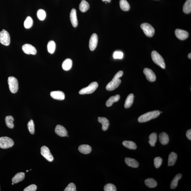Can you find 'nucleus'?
<instances>
[{"label":"nucleus","instance_id":"1","mask_svg":"<svg viewBox=\"0 0 191 191\" xmlns=\"http://www.w3.org/2000/svg\"><path fill=\"white\" fill-rule=\"evenodd\" d=\"M123 74L122 71L118 72L114 76L113 79L111 81L106 87V89L107 90L111 91L114 90L119 86L121 83V80L120 78L121 77Z\"/></svg>","mask_w":191,"mask_h":191},{"label":"nucleus","instance_id":"2","mask_svg":"<svg viewBox=\"0 0 191 191\" xmlns=\"http://www.w3.org/2000/svg\"><path fill=\"white\" fill-rule=\"evenodd\" d=\"M160 114V112L159 110L152 111L148 112L139 117L138 118V121L140 123L146 122L157 118L159 116Z\"/></svg>","mask_w":191,"mask_h":191},{"label":"nucleus","instance_id":"3","mask_svg":"<svg viewBox=\"0 0 191 191\" xmlns=\"http://www.w3.org/2000/svg\"><path fill=\"white\" fill-rule=\"evenodd\" d=\"M152 60L162 68H165V64L163 57L157 51H152L151 54Z\"/></svg>","mask_w":191,"mask_h":191},{"label":"nucleus","instance_id":"4","mask_svg":"<svg viewBox=\"0 0 191 191\" xmlns=\"http://www.w3.org/2000/svg\"><path fill=\"white\" fill-rule=\"evenodd\" d=\"M8 84L11 92L15 94L19 89L18 81L17 78L14 77H10L8 79Z\"/></svg>","mask_w":191,"mask_h":191},{"label":"nucleus","instance_id":"5","mask_svg":"<svg viewBox=\"0 0 191 191\" xmlns=\"http://www.w3.org/2000/svg\"><path fill=\"white\" fill-rule=\"evenodd\" d=\"M99 85L96 82H93L86 87L80 90L79 94H89L94 92L98 87Z\"/></svg>","mask_w":191,"mask_h":191},{"label":"nucleus","instance_id":"6","mask_svg":"<svg viewBox=\"0 0 191 191\" xmlns=\"http://www.w3.org/2000/svg\"><path fill=\"white\" fill-rule=\"evenodd\" d=\"M14 145V142L12 139L7 137H0V148L6 149L12 147Z\"/></svg>","mask_w":191,"mask_h":191},{"label":"nucleus","instance_id":"7","mask_svg":"<svg viewBox=\"0 0 191 191\" xmlns=\"http://www.w3.org/2000/svg\"><path fill=\"white\" fill-rule=\"evenodd\" d=\"M141 27L147 37H152L154 34V29L150 24L147 23H142L141 24Z\"/></svg>","mask_w":191,"mask_h":191},{"label":"nucleus","instance_id":"8","mask_svg":"<svg viewBox=\"0 0 191 191\" xmlns=\"http://www.w3.org/2000/svg\"><path fill=\"white\" fill-rule=\"evenodd\" d=\"M0 43L5 46H8L10 44V36L9 33L5 30L0 32Z\"/></svg>","mask_w":191,"mask_h":191},{"label":"nucleus","instance_id":"9","mask_svg":"<svg viewBox=\"0 0 191 191\" xmlns=\"http://www.w3.org/2000/svg\"><path fill=\"white\" fill-rule=\"evenodd\" d=\"M41 154L48 161L52 162L53 161V157L51 154L49 148L46 146L41 147Z\"/></svg>","mask_w":191,"mask_h":191},{"label":"nucleus","instance_id":"10","mask_svg":"<svg viewBox=\"0 0 191 191\" xmlns=\"http://www.w3.org/2000/svg\"><path fill=\"white\" fill-rule=\"evenodd\" d=\"M22 50L26 54L35 55L37 54V51L36 48L34 46L30 44H24L22 46Z\"/></svg>","mask_w":191,"mask_h":191},{"label":"nucleus","instance_id":"11","mask_svg":"<svg viewBox=\"0 0 191 191\" xmlns=\"http://www.w3.org/2000/svg\"><path fill=\"white\" fill-rule=\"evenodd\" d=\"M143 73L145 75L147 79L150 82H154L156 80V76L155 74L150 69L145 68L143 70Z\"/></svg>","mask_w":191,"mask_h":191},{"label":"nucleus","instance_id":"12","mask_svg":"<svg viewBox=\"0 0 191 191\" xmlns=\"http://www.w3.org/2000/svg\"><path fill=\"white\" fill-rule=\"evenodd\" d=\"M98 38L97 34L96 33L93 34L90 38L89 46L90 50L93 51L97 47Z\"/></svg>","mask_w":191,"mask_h":191},{"label":"nucleus","instance_id":"13","mask_svg":"<svg viewBox=\"0 0 191 191\" xmlns=\"http://www.w3.org/2000/svg\"><path fill=\"white\" fill-rule=\"evenodd\" d=\"M175 34L177 37L181 40L187 39L189 36V33L187 31L179 29H177L175 30Z\"/></svg>","mask_w":191,"mask_h":191},{"label":"nucleus","instance_id":"14","mask_svg":"<svg viewBox=\"0 0 191 191\" xmlns=\"http://www.w3.org/2000/svg\"><path fill=\"white\" fill-rule=\"evenodd\" d=\"M54 131L56 134L60 137H66L68 134V132L66 129L60 125H58L56 126Z\"/></svg>","mask_w":191,"mask_h":191},{"label":"nucleus","instance_id":"15","mask_svg":"<svg viewBox=\"0 0 191 191\" xmlns=\"http://www.w3.org/2000/svg\"><path fill=\"white\" fill-rule=\"evenodd\" d=\"M50 94L52 98L57 100L62 101L64 100L65 99V94L61 91H52L51 92Z\"/></svg>","mask_w":191,"mask_h":191},{"label":"nucleus","instance_id":"16","mask_svg":"<svg viewBox=\"0 0 191 191\" xmlns=\"http://www.w3.org/2000/svg\"><path fill=\"white\" fill-rule=\"evenodd\" d=\"M70 18L72 26L73 27L78 26V21L77 18L76 10L74 9L72 10L70 14Z\"/></svg>","mask_w":191,"mask_h":191},{"label":"nucleus","instance_id":"17","mask_svg":"<svg viewBox=\"0 0 191 191\" xmlns=\"http://www.w3.org/2000/svg\"><path fill=\"white\" fill-rule=\"evenodd\" d=\"M125 161L127 165L130 167L136 168L139 166V163L134 159L126 158Z\"/></svg>","mask_w":191,"mask_h":191},{"label":"nucleus","instance_id":"18","mask_svg":"<svg viewBox=\"0 0 191 191\" xmlns=\"http://www.w3.org/2000/svg\"><path fill=\"white\" fill-rule=\"evenodd\" d=\"M159 140L160 143L163 145H167L169 142V136L166 133L162 132L159 135Z\"/></svg>","mask_w":191,"mask_h":191},{"label":"nucleus","instance_id":"19","mask_svg":"<svg viewBox=\"0 0 191 191\" xmlns=\"http://www.w3.org/2000/svg\"><path fill=\"white\" fill-rule=\"evenodd\" d=\"M98 120L102 124V129L104 131L107 130L110 125L109 120L105 117H99Z\"/></svg>","mask_w":191,"mask_h":191},{"label":"nucleus","instance_id":"20","mask_svg":"<svg viewBox=\"0 0 191 191\" xmlns=\"http://www.w3.org/2000/svg\"><path fill=\"white\" fill-rule=\"evenodd\" d=\"M25 173L23 172L17 173L15 176L12 178V181L14 184L17 183L21 182L25 179Z\"/></svg>","mask_w":191,"mask_h":191},{"label":"nucleus","instance_id":"21","mask_svg":"<svg viewBox=\"0 0 191 191\" xmlns=\"http://www.w3.org/2000/svg\"><path fill=\"white\" fill-rule=\"evenodd\" d=\"M78 150L81 153L87 154L90 153L92 150V148L89 145L83 144L79 146L78 148Z\"/></svg>","mask_w":191,"mask_h":191},{"label":"nucleus","instance_id":"22","mask_svg":"<svg viewBox=\"0 0 191 191\" xmlns=\"http://www.w3.org/2000/svg\"><path fill=\"white\" fill-rule=\"evenodd\" d=\"M177 155L174 152L170 153L168 157V166H173L176 163Z\"/></svg>","mask_w":191,"mask_h":191},{"label":"nucleus","instance_id":"23","mask_svg":"<svg viewBox=\"0 0 191 191\" xmlns=\"http://www.w3.org/2000/svg\"><path fill=\"white\" fill-rule=\"evenodd\" d=\"M120 99L119 94L115 96H112L106 102V105L108 107L111 106L114 103L118 101Z\"/></svg>","mask_w":191,"mask_h":191},{"label":"nucleus","instance_id":"24","mask_svg":"<svg viewBox=\"0 0 191 191\" xmlns=\"http://www.w3.org/2000/svg\"><path fill=\"white\" fill-rule=\"evenodd\" d=\"M72 66V60L70 59H67L62 63V68L64 70L68 71L71 68Z\"/></svg>","mask_w":191,"mask_h":191},{"label":"nucleus","instance_id":"25","mask_svg":"<svg viewBox=\"0 0 191 191\" xmlns=\"http://www.w3.org/2000/svg\"><path fill=\"white\" fill-rule=\"evenodd\" d=\"M134 95L132 94H129L127 97L125 102L124 107L125 108H128L131 106L134 102Z\"/></svg>","mask_w":191,"mask_h":191},{"label":"nucleus","instance_id":"26","mask_svg":"<svg viewBox=\"0 0 191 191\" xmlns=\"http://www.w3.org/2000/svg\"><path fill=\"white\" fill-rule=\"evenodd\" d=\"M182 177V175L181 174H178L174 177V179L170 184V188L171 189H174L176 188L178 185V182L180 179H181Z\"/></svg>","mask_w":191,"mask_h":191},{"label":"nucleus","instance_id":"27","mask_svg":"<svg viewBox=\"0 0 191 191\" xmlns=\"http://www.w3.org/2000/svg\"><path fill=\"white\" fill-rule=\"evenodd\" d=\"M124 147L131 150H135L137 149V145L135 143L131 141H125L123 142Z\"/></svg>","mask_w":191,"mask_h":191},{"label":"nucleus","instance_id":"28","mask_svg":"<svg viewBox=\"0 0 191 191\" xmlns=\"http://www.w3.org/2000/svg\"><path fill=\"white\" fill-rule=\"evenodd\" d=\"M90 6L87 1L85 0H82L79 5V9L82 12H84L89 9Z\"/></svg>","mask_w":191,"mask_h":191},{"label":"nucleus","instance_id":"29","mask_svg":"<svg viewBox=\"0 0 191 191\" xmlns=\"http://www.w3.org/2000/svg\"><path fill=\"white\" fill-rule=\"evenodd\" d=\"M145 183L148 187L150 188H154L156 187L157 185V181L152 178H149L146 179L145 181Z\"/></svg>","mask_w":191,"mask_h":191},{"label":"nucleus","instance_id":"30","mask_svg":"<svg viewBox=\"0 0 191 191\" xmlns=\"http://www.w3.org/2000/svg\"><path fill=\"white\" fill-rule=\"evenodd\" d=\"M158 136L157 133H152L149 136V143L152 147H154L157 142Z\"/></svg>","mask_w":191,"mask_h":191},{"label":"nucleus","instance_id":"31","mask_svg":"<svg viewBox=\"0 0 191 191\" xmlns=\"http://www.w3.org/2000/svg\"><path fill=\"white\" fill-rule=\"evenodd\" d=\"M6 126L10 128H14V125L13 123L14 119L12 116H8L6 117Z\"/></svg>","mask_w":191,"mask_h":191},{"label":"nucleus","instance_id":"32","mask_svg":"<svg viewBox=\"0 0 191 191\" xmlns=\"http://www.w3.org/2000/svg\"><path fill=\"white\" fill-rule=\"evenodd\" d=\"M120 8L124 11H128L130 9V6L127 1L126 0H120Z\"/></svg>","mask_w":191,"mask_h":191},{"label":"nucleus","instance_id":"33","mask_svg":"<svg viewBox=\"0 0 191 191\" xmlns=\"http://www.w3.org/2000/svg\"><path fill=\"white\" fill-rule=\"evenodd\" d=\"M47 49L48 52L51 54L54 53L56 49V44L54 41H51L48 43Z\"/></svg>","mask_w":191,"mask_h":191},{"label":"nucleus","instance_id":"34","mask_svg":"<svg viewBox=\"0 0 191 191\" xmlns=\"http://www.w3.org/2000/svg\"><path fill=\"white\" fill-rule=\"evenodd\" d=\"M183 11L185 14H189L191 12V0H187L183 7Z\"/></svg>","mask_w":191,"mask_h":191},{"label":"nucleus","instance_id":"35","mask_svg":"<svg viewBox=\"0 0 191 191\" xmlns=\"http://www.w3.org/2000/svg\"><path fill=\"white\" fill-rule=\"evenodd\" d=\"M33 25V20L30 17H28L26 19L24 22V26L26 29H29Z\"/></svg>","mask_w":191,"mask_h":191},{"label":"nucleus","instance_id":"36","mask_svg":"<svg viewBox=\"0 0 191 191\" xmlns=\"http://www.w3.org/2000/svg\"><path fill=\"white\" fill-rule=\"evenodd\" d=\"M37 15L39 20L43 21L45 20L46 17V12L43 9H39L37 12Z\"/></svg>","mask_w":191,"mask_h":191},{"label":"nucleus","instance_id":"37","mask_svg":"<svg viewBox=\"0 0 191 191\" xmlns=\"http://www.w3.org/2000/svg\"><path fill=\"white\" fill-rule=\"evenodd\" d=\"M27 126L29 131L30 134H34L35 133L34 125L33 120L32 119L30 120V121L28 122Z\"/></svg>","mask_w":191,"mask_h":191},{"label":"nucleus","instance_id":"38","mask_svg":"<svg viewBox=\"0 0 191 191\" xmlns=\"http://www.w3.org/2000/svg\"><path fill=\"white\" fill-rule=\"evenodd\" d=\"M104 190L105 191H116L117 188L114 184L109 183L106 184L104 187Z\"/></svg>","mask_w":191,"mask_h":191},{"label":"nucleus","instance_id":"39","mask_svg":"<svg viewBox=\"0 0 191 191\" xmlns=\"http://www.w3.org/2000/svg\"><path fill=\"white\" fill-rule=\"evenodd\" d=\"M163 159L160 157H157L154 159V165L155 168H158L162 164Z\"/></svg>","mask_w":191,"mask_h":191},{"label":"nucleus","instance_id":"40","mask_svg":"<svg viewBox=\"0 0 191 191\" xmlns=\"http://www.w3.org/2000/svg\"><path fill=\"white\" fill-rule=\"evenodd\" d=\"M76 186L73 183H70L64 190V191H76Z\"/></svg>","mask_w":191,"mask_h":191},{"label":"nucleus","instance_id":"41","mask_svg":"<svg viewBox=\"0 0 191 191\" xmlns=\"http://www.w3.org/2000/svg\"><path fill=\"white\" fill-rule=\"evenodd\" d=\"M123 54L122 52L119 51H115L114 53L113 57L114 59H122L123 57Z\"/></svg>","mask_w":191,"mask_h":191},{"label":"nucleus","instance_id":"42","mask_svg":"<svg viewBox=\"0 0 191 191\" xmlns=\"http://www.w3.org/2000/svg\"><path fill=\"white\" fill-rule=\"evenodd\" d=\"M37 189V187L35 184H32L28 187L24 189V191H36Z\"/></svg>","mask_w":191,"mask_h":191},{"label":"nucleus","instance_id":"43","mask_svg":"<svg viewBox=\"0 0 191 191\" xmlns=\"http://www.w3.org/2000/svg\"><path fill=\"white\" fill-rule=\"evenodd\" d=\"M186 137H187L189 140H191V130L189 129L186 132Z\"/></svg>","mask_w":191,"mask_h":191},{"label":"nucleus","instance_id":"44","mask_svg":"<svg viewBox=\"0 0 191 191\" xmlns=\"http://www.w3.org/2000/svg\"><path fill=\"white\" fill-rule=\"evenodd\" d=\"M102 1H107V2L110 3L111 0H102Z\"/></svg>","mask_w":191,"mask_h":191},{"label":"nucleus","instance_id":"45","mask_svg":"<svg viewBox=\"0 0 191 191\" xmlns=\"http://www.w3.org/2000/svg\"><path fill=\"white\" fill-rule=\"evenodd\" d=\"M188 57L189 59H191V53H189L188 54Z\"/></svg>","mask_w":191,"mask_h":191},{"label":"nucleus","instance_id":"46","mask_svg":"<svg viewBox=\"0 0 191 191\" xmlns=\"http://www.w3.org/2000/svg\"><path fill=\"white\" fill-rule=\"evenodd\" d=\"M28 171H29L28 170H27L26 171L27 172H28Z\"/></svg>","mask_w":191,"mask_h":191},{"label":"nucleus","instance_id":"47","mask_svg":"<svg viewBox=\"0 0 191 191\" xmlns=\"http://www.w3.org/2000/svg\"><path fill=\"white\" fill-rule=\"evenodd\" d=\"M12 185H14V183H12Z\"/></svg>","mask_w":191,"mask_h":191},{"label":"nucleus","instance_id":"48","mask_svg":"<svg viewBox=\"0 0 191 191\" xmlns=\"http://www.w3.org/2000/svg\"><path fill=\"white\" fill-rule=\"evenodd\" d=\"M67 137H69V136L67 135Z\"/></svg>","mask_w":191,"mask_h":191},{"label":"nucleus","instance_id":"49","mask_svg":"<svg viewBox=\"0 0 191 191\" xmlns=\"http://www.w3.org/2000/svg\"><path fill=\"white\" fill-rule=\"evenodd\" d=\"M160 113H162V112H160Z\"/></svg>","mask_w":191,"mask_h":191}]
</instances>
